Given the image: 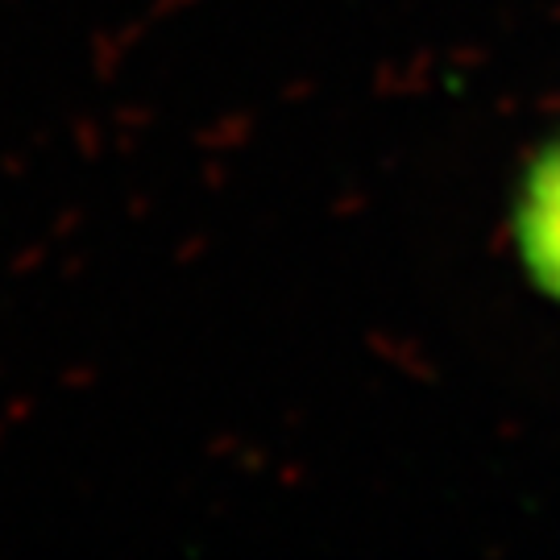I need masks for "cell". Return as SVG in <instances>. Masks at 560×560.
<instances>
[{"label": "cell", "instance_id": "6da1fadb", "mask_svg": "<svg viewBox=\"0 0 560 560\" xmlns=\"http://www.w3.org/2000/svg\"><path fill=\"white\" fill-rule=\"evenodd\" d=\"M515 249L527 279L560 303V138L527 162L515 196Z\"/></svg>", "mask_w": 560, "mask_h": 560}]
</instances>
